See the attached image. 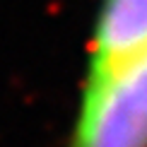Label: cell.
Here are the masks:
<instances>
[{
    "label": "cell",
    "mask_w": 147,
    "mask_h": 147,
    "mask_svg": "<svg viewBox=\"0 0 147 147\" xmlns=\"http://www.w3.org/2000/svg\"><path fill=\"white\" fill-rule=\"evenodd\" d=\"M68 147H147V46L84 72Z\"/></svg>",
    "instance_id": "cell-1"
},
{
    "label": "cell",
    "mask_w": 147,
    "mask_h": 147,
    "mask_svg": "<svg viewBox=\"0 0 147 147\" xmlns=\"http://www.w3.org/2000/svg\"><path fill=\"white\" fill-rule=\"evenodd\" d=\"M147 46V0H101L92 24L87 72L109 68Z\"/></svg>",
    "instance_id": "cell-2"
}]
</instances>
